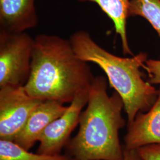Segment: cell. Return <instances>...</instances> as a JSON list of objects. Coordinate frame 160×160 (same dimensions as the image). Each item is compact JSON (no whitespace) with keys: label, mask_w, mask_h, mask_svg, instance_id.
<instances>
[{"label":"cell","mask_w":160,"mask_h":160,"mask_svg":"<svg viewBox=\"0 0 160 160\" xmlns=\"http://www.w3.org/2000/svg\"><path fill=\"white\" fill-rule=\"evenodd\" d=\"M67 108L56 101L42 102L29 116L14 141L29 151L39 141L47 126L63 114Z\"/></svg>","instance_id":"ba28073f"},{"label":"cell","mask_w":160,"mask_h":160,"mask_svg":"<svg viewBox=\"0 0 160 160\" xmlns=\"http://www.w3.org/2000/svg\"><path fill=\"white\" fill-rule=\"evenodd\" d=\"M88 89L78 92L63 114L47 126L39 139L37 153L60 154L68 143L72 132L79 124L80 114L88 102Z\"/></svg>","instance_id":"8992f818"},{"label":"cell","mask_w":160,"mask_h":160,"mask_svg":"<svg viewBox=\"0 0 160 160\" xmlns=\"http://www.w3.org/2000/svg\"><path fill=\"white\" fill-rule=\"evenodd\" d=\"M122 160H142L137 149H129L123 147V158Z\"/></svg>","instance_id":"9a60e30c"},{"label":"cell","mask_w":160,"mask_h":160,"mask_svg":"<svg viewBox=\"0 0 160 160\" xmlns=\"http://www.w3.org/2000/svg\"><path fill=\"white\" fill-rule=\"evenodd\" d=\"M71 160H75V159H74V158H71Z\"/></svg>","instance_id":"2e32d148"},{"label":"cell","mask_w":160,"mask_h":160,"mask_svg":"<svg viewBox=\"0 0 160 160\" xmlns=\"http://www.w3.org/2000/svg\"><path fill=\"white\" fill-rule=\"evenodd\" d=\"M69 40L78 57L96 64L107 75L109 85L123 102L128 125L139 112H146L151 109L157 98L158 90L143 80L140 70L148 59L147 53L141 52L131 58L116 56L97 44L85 30L75 32Z\"/></svg>","instance_id":"3957f363"},{"label":"cell","mask_w":160,"mask_h":160,"mask_svg":"<svg viewBox=\"0 0 160 160\" xmlns=\"http://www.w3.org/2000/svg\"><path fill=\"white\" fill-rule=\"evenodd\" d=\"M42 102L30 96L24 86L0 87V139L14 141Z\"/></svg>","instance_id":"5b68a950"},{"label":"cell","mask_w":160,"mask_h":160,"mask_svg":"<svg viewBox=\"0 0 160 160\" xmlns=\"http://www.w3.org/2000/svg\"><path fill=\"white\" fill-rule=\"evenodd\" d=\"M137 150L142 160H160V143L145 145Z\"/></svg>","instance_id":"5bb4252c"},{"label":"cell","mask_w":160,"mask_h":160,"mask_svg":"<svg viewBox=\"0 0 160 160\" xmlns=\"http://www.w3.org/2000/svg\"><path fill=\"white\" fill-rule=\"evenodd\" d=\"M69 155L34 154L14 141L0 139V160H71Z\"/></svg>","instance_id":"8fae6325"},{"label":"cell","mask_w":160,"mask_h":160,"mask_svg":"<svg viewBox=\"0 0 160 160\" xmlns=\"http://www.w3.org/2000/svg\"><path fill=\"white\" fill-rule=\"evenodd\" d=\"M124 148L137 149L145 145L160 143V89L158 97L148 111L139 112L128 125Z\"/></svg>","instance_id":"52a82bcc"},{"label":"cell","mask_w":160,"mask_h":160,"mask_svg":"<svg viewBox=\"0 0 160 160\" xmlns=\"http://www.w3.org/2000/svg\"><path fill=\"white\" fill-rule=\"evenodd\" d=\"M129 16L145 18L160 38V0H130Z\"/></svg>","instance_id":"7c38bea8"},{"label":"cell","mask_w":160,"mask_h":160,"mask_svg":"<svg viewBox=\"0 0 160 160\" xmlns=\"http://www.w3.org/2000/svg\"><path fill=\"white\" fill-rule=\"evenodd\" d=\"M94 78L88 62L77 56L69 39L55 34L34 38L30 74L24 86L30 96L70 103L90 88Z\"/></svg>","instance_id":"6da1fadb"},{"label":"cell","mask_w":160,"mask_h":160,"mask_svg":"<svg viewBox=\"0 0 160 160\" xmlns=\"http://www.w3.org/2000/svg\"><path fill=\"white\" fill-rule=\"evenodd\" d=\"M34 38L26 32L0 30V87L24 86L29 79Z\"/></svg>","instance_id":"277c9868"},{"label":"cell","mask_w":160,"mask_h":160,"mask_svg":"<svg viewBox=\"0 0 160 160\" xmlns=\"http://www.w3.org/2000/svg\"><path fill=\"white\" fill-rule=\"evenodd\" d=\"M123 108L117 92L108 94L107 79L94 77L87 107L80 114L79 131L67 145L68 155L76 160H123L119 132L126 124Z\"/></svg>","instance_id":"7a4b0ae2"},{"label":"cell","mask_w":160,"mask_h":160,"mask_svg":"<svg viewBox=\"0 0 160 160\" xmlns=\"http://www.w3.org/2000/svg\"><path fill=\"white\" fill-rule=\"evenodd\" d=\"M144 68L149 75L148 82L151 84H160V60L147 59Z\"/></svg>","instance_id":"4fadbf2b"},{"label":"cell","mask_w":160,"mask_h":160,"mask_svg":"<svg viewBox=\"0 0 160 160\" xmlns=\"http://www.w3.org/2000/svg\"><path fill=\"white\" fill-rule=\"evenodd\" d=\"M80 2H90L97 4L114 23L116 34L120 36L122 51L124 54L133 53L129 47L127 36L126 24L129 16L130 0H78Z\"/></svg>","instance_id":"30bf717a"},{"label":"cell","mask_w":160,"mask_h":160,"mask_svg":"<svg viewBox=\"0 0 160 160\" xmlns=\"http://www.w3.org/2000/svg\"><path fill=\"white\" fill-rule=\"evenodd\" d=\"M38 23L35 0H0V30L24 32Z\"/></svg>","instance_id":"9c48e42d"}]
</instances>
